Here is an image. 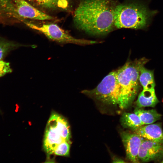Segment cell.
Listing matches in <instances>:
<instances>
[{
	"instance_id": "obj_8",
	"label": "cell",
	"mask_w": 163,
	"mask_h": 163,
	"mask_svg": "<svg viewBox=\"0 0 163 163\" xmlns=\"http://www.w3.org/2000/svg\"><path fill=\"white\" fill-rule=\"evenodd\" d=\"M121 136L127 158L132 162H139V150L143 138L135 132L125 131L121 132Z\"/></svg>"
},
{
	"instance_id": "obj_19",
	"label": "cell",
	"mask_w": 163,
	"mask_h": 163,
	"mask_svg": "<svg viewBox=\"0 0 163 163\" xmlns=\"http://www.w3.org/2000/svg\"><path fill=\"white\" fill-rule=\"evenodd\" d=\"M10 0H0V8L4 11L8 4Z\"/></svg>"
},
{
	"instance_id": "obj_17",
	"label": "cell",
	"mask_w": 163,
	"mask_h": 163,
	"mask_svg": "<svg viewBox=\"0 0 163 163\" xmlns=\"http://www.w3.org/2000/svg\"><path fill=\"white\" fill-rule=\"evenodd\" d=\"M70 142L64 141L58 144L54 149L53 154L59 156H69L70 149Z\"/></svg>"
},
{
	"instance_id": "obj_7",
	"label": "cell",
	"mask_w": 163,
	"mask_h": 163,
	"mask_svg": "<svg viewBox=\"0 0 163 163\" xmlns=\"http://www.w3.org/2000/svg\"><path fill=\"white\" fill-rule=\"evenodd\" d=\"M4 11L20 20L25 18L41 21L54 19L35 8L25 0H10Z\"/></svg>"
},
{
	"instance_id": "obj_20",
	"label": "cell",
	"mask_w": 163,
	"mask_h": 163,
	"mask_svg": "<svg viewBox=\"0 0 163 163\" xmlns=\"http://www.w3.org/2000/svg\"><path fill=\"white\" fill-rule=\"evenodd\" d=\"M161 163H163V159L162 160V161L161 162Z\"/></svg>"
},
{
	"instance_id": "obj_6",
	"label": "cell",
	"mask_w": 163,
	"mask_h": 163,
	"mask_svg": "<svg viewBox=\"0 0 163 163\" xmlns=\"http://www.w3.org/2000/svg\"><path fill=\"white\" fill-rule=\"evenodd\" d=\"M21 21L30 28L41 33L49 39L59 43L85 45L95 44L98 42L95 41L75 38L55 24H44L39 26L25 21L24 19Z\"/></svg>"
},
{
	"instance_id": "obj_16",
	"label": "cell",
	"mask_w": 163,
	"mask_h": 163,
	"mask_svg": "<svg viewBox=\"0 0 163 163\" xmlns=\"http://www.w3.org/2000/svg\"><path fill=\"white\" fill-rule=\"evenodd\" d=\"M28 46L0 37V59H2L11 51L19 47Z\"/></svg>"
},
{
	"instance_id": "obj_18",
	"label": "cell",
	"mask_w": 163,
	"mask_h": 163,
	"mask_svg": "<svg viewBox=\"0 0 163 163\" xmlns=\"http://www.w3.org/2000/svg\"><path fill=\"white\" fill-rule=\"evenodd\" d=\"M12 72L10 63L0 59V77L4 76L7 74L10 73Z\"/></svg>"
},
{
	"instance_id": "obj_2",
	"label": "cell",
	"mask_w": 163,
	"mask_h": 163,
	"mask_svg": "<svg viewBox=\"0 0 163 163\" xmlns=\"http://www.w3.org/2000/svg\"><path fill=\"white\" fill-rule=\"evenodd\" d=\"M157 13L149 9L146 2L129 0L117 4L114 11V26L117 29L145 30Z\"/></svg>"
},
{
	"instance_id": "obj_12",
	"label": "cell",
	"mask_w": 163,
	"mask_h": 163,
	"mask_svg": "<svg viewBox=\"0 0 163 163\" xmlns=\"http://www.w3.org/2000/svg\"><path fill=\"white\" fill-rule=\"evenodd\" d=\"M38 6L46 9H64L69 6L68 0H28Z\"/></svg>"
},
{
	"instance_id": "obj_15",
	"label": "cell",
	"mask_w": 163,
	"mask_h": 163,
	"mask_svg": "<svg viewBox=\"0 0 163 163\" xmlns=\"http://www.w3.org/2000/svg\"><path fill=\"white\" fill-rule=\"evenodd\" d=\"M139 80L143 89H153L155 85L153 71L146 69L144 66L140 68Z\"/></svg>"
},
{
	"instance_id": "obj_13",
	"label": "cell",
	"mask_w": 163,
	"mask_h": 163,
	"mask_svg": "<svg viewBox=\"0 0 163 163\" xmlns=\"http://www.w3.org/2000/svg\"><path fill=\"white\" fill-rule=\"evenodd\" d=\"M134 113L139 117L143 125L153 123L161 117V115L153 109L147 110L137 108L134 110Z\"/></svg>"
},
{
	"instance_id": "obj_4",
	"label": "cell",
	"mask_w": 163,
	"mask_h": 163,
	"mask_svg": "<svg viewBox=\"0 0 163 163\" xmlns=\"http://www.w3.org/2000/svg\"><path fill=\"white\" fill-rule=\"evenodd\" d=\"M82 92L103 103L126 109L116 77V70L109 73L94 88Z\"/></svg>"
},
{
	"instance_id": "obj_10",
	"label": "cell",
	"mask_w": 163,
	"mask_h": 163,
	"mask_svg": "<svg viewBox=\"0 0 163 163\" xmlns=\"http://www.w3.org/2000/svg\"><path fill=\"white\" fill-rule=\"evenodd\" d=\"M140 126L134 132L144 139L163 143V131L159 123H152Z\"/></svg>"
},
{
	"instance_id": "obj_5",
	"label": "cell",
	"mask_w": 163,
	"mask_h": 163,
	"mask_svg": "<svg viewBox=\"0 0 163 163\" xmlns=\"http://www.w3.org/2000/svg\"><path fill=\"white\" fill-rule=\"evenodd\" d=\"M69 124L65 118L56 112L52 113L46 126L43 141L44 150L53 154L56 147L64 141L70 142Z\"/></svg>"
},
{
	"instance_id": "obj_11",
	"label": "cell",
	"mask_w": 163,
	"mask_h": 163,
	"mask_svg": "<svg viewBox=\"0 0 163 163\" xmlns=\"http://www.w3.org/2000/svg\"><path fill=\"white\" fill-rule=\"evenodd\" d=\"M159 101L155 94L154 88L143 89L139 94L136 101L138 108L150 107H154Z\"/></svg>"
},
{
	"instance_id": "obj_9",
	"label": "cell",
	"mask_w": 163,
	"mask_h": 163,
	"mask_svg": "<svg viewBox=\"0 0 163 163\" xmlns=\"http://www.w3.org/2000/svg\"><path fill=\"white\" fill-rule=\"evenodd\" d=\"M163 155V143L143 138L138 152L139 160L148 162L160 158Z\"/></svg>"
},
{
	"instance_id": "obj_1",
	"label": "cell",
	"mask_w": 163,
	"mask_h": 163,
	"mask_svg": "<svg viewBox=\"0 0 163 163\" xmlns=\"http://www.w3.org/2000/svg\"><path fill=\"white\" fill-rule=\"evenodd\" d=\"M115 0H80L73 15L78 29L94 36L106 35L114 28Z\"/></svg>"
},
{
	"instance_id": "obj_14",
	"label": "cell",
	"mask_w": 163,
	"mask_h": 163,
	"mask_svg": "<svg viewBox=\"0 0 163 163\" xmlns=\"http://www.w3.org/2000/svg\"><path fill=\"white\" fill-rule=\"evenodd\" d=\"M121 122L124 127L134 131L143 125L139 117L134 113H123L121 118Z\"/></svg>"
},
{
	"instance_id": "obj_3",
	"label": "cell",
	"mask_w": 163,
	"mask_h": 163,
	"mask_svg": "<svg viewBox=\"0 0 163 163\" xmlns=\"http://www.w3.org/2000/svg\"><path fill=\"white\" fill-rule=\"evenodd\" d=\"M149 61L143 57L129 61L116 70L117 79L126 109L131 104L138 93L140 84L139 80L140 69Z\"/></svg>"
}]
</instances>
